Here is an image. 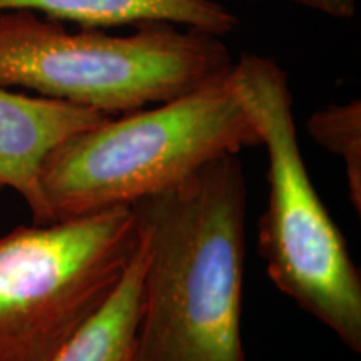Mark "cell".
Instances as JSON below:
<instances>
[{
    "instance_id": "obj_6",
    "label": "cell",
    "mask_w": 361,
    "mask_h": 361,
    "mask_svg": "<svg viewBox=\"0 0 361 361\" xmlns=\"http://www.w3.org/2000/svg\"><path fill=\"white\" fill-rule=\"evenodd\" d=\"M102 112L0 85V189L19 194L34 224L51 223L40 191L49 154L74 134L107 119Z\"/></svg>"
},
{
    "instance_id": "obj_8",
    "label": "cell",
    "mask_w": 361,
    "mask_h": 361,
    "mask_svg": "<svg viewBox=\"0 0 361 361\" xmlns=\"http://www.w3.org/2000/svg\"><path fill=\"white\" fill-rule=\"evenodd\" d=\"M144 258L141 238L139 250L114 295L49 361H135Z\"/></svg>"
},
{
    "instance_id": "obj_9",
    "label": "cell",
    "mask_w": 361,
    "mask_h": 361,
    "mask_svg": "<svg viewBox=\"0 0 361 361\" xmlns=\"http://www.w3.org/2000/svg\"><path fill=\"white\" fill-rule=\"evenodd\" d=\"M311 139L345 162L351 204L361 214V102L331 104L306 121Z\"/></svg>"
},
{
    "instance_id": "obj_10",
    "label": "cell",
    "mask_w": 361,
    "mask_h": 361,
    "mask_svg": "<svg viewBox=\"0 0 361 361\" xmlns=\"http://www.w3.org/2000/svg\"><path fill=\"white\" fill-rule=\"evenodd\" d=\"M338 20H350L356 13V0H283Z\"/></svg>"
},
{
    "instance_id": "obj_3",
    "label": "cell",
    "mask_w": 361,
    "mask_h": 361,
    "mask_svg": "<svg viewBox=\"0 0 361 361\" xmlns=\"http://www.w3.org/2000/svg\"><path fill=\"white\" fill-rule=\"evenodd\" d=\"M219 35L144 22L128 35L71 32L30 11L0 12V85L121 116L168 102L233 69Z\"/></svg>"
},
{
    "instance_id": "obj_7",
    "label": "cell",
    "mask_w": 361,
    "mask_h": 361,
    "mask_svg": "<svg viewBox=\"0 0 361 361\" xmlns=\"http://www.w3.org/2000/svg\"><path fill=\"white\" fill-rule=\"evenodd\" d=\"M4 11H30L99 29L173 22L219 37L239 24L236 13L216 0H0V12Z\"/></svg>"
},
{
    "instance_id": "obj_5",
    "label": "cell",
    "mask_w": 361,
    "mask_h": 361,
    "mask_svg": "<svg viewBox=\"0 0 361 361\" xmlns=\"http://www.w3.org/2000/svg\"><path fill=\"white\" fill-rule=\"evenodd\" d=\"M141 245L130 206L0 236V361H49L114 295Z\"/></svg>"
},
{
    "instance_id": "obj_4",
    "label": "cell",
    "mask_w": 361,
    "mask_h": 361,
    "mask_svg": "<svg viewBox=\"0 0 361 361\" xmlns=\"http://www.w3.org/2000/svg\"><path fill=\"white\" fill-rule=\"evenodd\" d=\"M231 80L268 152L258 247L271 281L360 353L361 274L306 169L286 72L273 59L245 54Z\"/></svg>"
},
{
    "instance_id": "obj_2",
    "label": "cell",
    "mask_w": 361,
    "mask_h": 361,
    "mask_svg": "<svg viewBox=\"0 0 361 361\" xmlns=\"http://www.w3.org/2000/svg\"><path fill=\"white\" fill-rule=\"evenodd\" d=\"M234 66V64H233ZM261 146L231 71L201 87L80 130L54 149L40 173L49 219H69L178 184L207 162Z\"/></svg>"
},
{
    "instance_id": "obj_1",
    "label": "cell",
    "mask_w": 361,
    "mask_h": 361,
    "mask_svg": "<svg viewBox=\"0 0 361 361\" xmlns=\"http://www.w3.org/2000/svg\"><path fill=\"white\" fill-rule=\"evenodd\" d=\"M144 243L135 361H246L247 184L238 154L130 206Z\"/></svg>"
}]
</instances>
